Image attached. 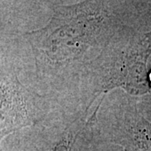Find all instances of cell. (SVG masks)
Returning a JSON list of instances; mask_svg holds the SVG:
<instances>
[{
  "label": "cell",
  "mask_w": 151,
  "mask_h": 151,
  "mask_svg": "<svg viewBox=\"0 0 151 151\" xmlns=\"http://www.w3.org/2000/svg\"><path fill=\"white\" fill-rule=\"evenodd\" d=\"M129 4H54L48 24L24 34L34 55L36 74L54 92V103L68 104L92 62L110 46L134 37L125 21Z\"/></svg>",
  "instance_id": "1"
},
{
  "label": "cell",
  "mask_w": 151,
  "mask_h": 151,
  "mask_svg": "<svg viewBox=\"0 0 151 151\" xmlns=\"http://www.w3.org/2000/svg\"><path fill=\"white\" fill-rule=\"evenodd\" d=\"M58 108L48 96L24 86L14 60L0 53V144L14 133L43 121Z\"/></svg>",
  "instance_id": "2"
},
{
  "label": "cell",
  "mask_w": 151,
  "mask_h": 151,
  "mask_svg": "<svg viewBox=\"0 0 151 151\" xmlns=\"http://www.w3.org/2000/svg\"><path fill=\"white\" fill-rule=\"evenodd\" d=\"M101 99L86 109L60 108L39 124L24 129L19 151H73L81 139L97 134Z\"/></svg>",
  "instance_id": "3"
},
{
  "label": "cell",
  "mask_w": 151,
  "mask_h": 151,
  "mask_svg": "<svg viewBox=\"0 0 151 151\" xmlns=\"http://www.w3.org/2000/svg\"><path fill=\"white\" fill-rule=\"evenodd\" d=\"M132 104L119 89L102 97L96 116L98 139L120 146L124 151H151V125Z\"/></svg>",
  "instance_id": "4"
},
{
  "label": "cell",
  "mask_w": 151,
  "mask_h": 151,
  "mask_svg": "<svg viewBox=\"0 0 151 151\" xmlns=\"http://www.w3.org/2000/svg\"><path fill=\"white\" fill-rule=\"evenodd\" d=\"M0 151H19V150L17 148H4L0 150Z\"/></svg>",
  "instance_id": "5"
}]
</instances>
